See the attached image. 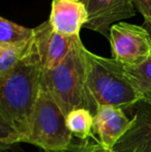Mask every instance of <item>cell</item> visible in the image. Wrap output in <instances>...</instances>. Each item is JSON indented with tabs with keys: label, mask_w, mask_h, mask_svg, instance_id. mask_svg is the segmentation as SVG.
<instances>
[{
	"label": "cell",
	"mask_w": 151,
	"mask_h": 152,
	"mask_svg": "<svg viewBox=\"0 0 151 152\" xmlns=\"http://www.w3.org/2000/svg\"><path fill=\"white\" fill-rule=\"evenodd\" d=\"M39 58L34 42L12 70L0 75V118L21 136L29 134L31 117L40 90Z\"/></svg>",
	"instance_id": "6da1fadb"
},
{
	"label": "cell",
	"mask_w": 151,
	"mask_h": 152,
	"mask_svg": "<svg viewBox=\"0 0 151 152\" xmlns=\"http://www.w3.org/2000/svg\"><path fill=\"white\" fill-rule=\"evenodd\" d=\"M86 109L94 116L103 106L121 110L133 108L142 96L133 86L125 67L114 58L86 50Z\"/></svg>",
	"instance_id": "7a4b0ae2"
},
{
	"label": "cell",
	"mask_w": 151,
	"mask_h": 152,
	"mask_svg": "<svg viewBox=\"0 0 151 152\" xmlns=\"http://www.w3.org/2000/svg\"><path fill=\"white\" fill-rule=\"evenodd\" d=\"M86 50L77 37L59 65L42 72L40 86L49 91L65 116L75 109H86Z\"/></svg>",
	"instance_id": "3957f363"
},
{
	"label": "cell",
	"mask_w": 151,
	"mask_h": 152,
	"mask_svg": "<svg viewBox=\"0 0 151 152\" xmlns=\"http://www.w3.org/2000/svg\"><path fill=\"white\" fill-rule=\"evenodd\" d=\"M23 143L32 144L44 151L63 150L73 143V134L66 126V116L42 86L33 109L29 134Z\"/></svg>",
	"instance_id": "277c9868"
},
{
	"label": "cell",
	"mask_w": 151,
	"mask_h": 152,
	"mask_svg": "<svg viewBox=\"0 0 151 152\" xmlns=\"http://www.w3.org/2000/svg\"><path fill=\"white\" fill-rule=\"evenodd\" d=\"M109 40L113 58L123 65H138L151 56V37L144 26L118 22L112 25Z\"/></svg>",
	"instance_id": "5b68a950"
},
{
	"label": "cell",
	"mask_w": 151,
	"mask_h": 152,
	"mask_svg": "<svg viewBox=\"0 0 151 152\" xmlns=\"http://www.w3.org/2000/svg\"><path fill=\"white\" fill-rule=\"evenodd\" d=\"M88 18L84 28L109 38L110 29L117 22L136 15L133 0H82Z\"/></svg>",
	"instance_id": "8992f818"
},
{
	"label": "cell",
	"mask_w": 151,
	"mask_h": 152,
	"mask_svg": "<svg viewBox=\"0 0 151 152\" xmlns=\"http://www.w3.org/2000/svg\"><path fill=\"white\" fill-rule=\"evenodd\" d=\"M77 37L80 36H65L55 31L49 20L33 28V42L42 72L59 65L71 52Z\"/></svg>",
	"instance_id": "52a82bcc"
},
{
	"label": "cell",
	"mask_w": 151,
	"mask_h": 152,
	"mask_svg": "<svg viewBox=\"0 0 151 152\" xmlns=\"http://www.w3.org/2000/svg\"><path fill=\"white\" fill-rule=\"evenodd\" d=\"M133 108L131 127L114 146L116 152H151V102L142 99Z\"/></svg>",
	"instance_id": "ba28073f"
},
{
	"label": "cell",
	"mask_w": 151,
	"mask_h": 152,
	"mask_svg": "<svg viewBox=\"0 0 151 152\" xmlns=\"http://www.w3.org/2000/svg\"><path fill=\"white\" fill-rule=\"evenodd\" d=\"M131 124V119L119 108L103 106L97 109L93 116V132L98 134L99 144L108 149H113L124 136Z\"/></svg>",
	"instance_id": "9c48e42d"
},
{
	"label": "cell",
	"mask_w": 151,
	"mask_h": 152,
	"mask_svg": "<svg viewBox=\"0 0 151 152\" xmlns=\"http://www.w3.org/2000/svg\"><path fill=\"white\" fill-rule=\"evenodd\" d=\"M88 18L82 0H53L49 22L53 29L65 36H80Z\"/></svg>",
	"instance_id": "30bf717a"
},
{
	"label": "cell",
	"mask_w": 151,
	"mask_h": 152,
	"mask_svg": "<svg viewBox=\"0 0 151 152\" xmlns=\"http://www.w3.org/2000/svg\"><path fill=\"white\" fill-rule=\"evenodd\" d=\"M33 38V29L0 17V49L16 50L28 47Z\"/></svg>",
	"instance_id": "8fae6325"
},
{
	"label": "cell",
	"mask_w": 151,
	"mask_h": 152,
	"mask_svg": "<svg viewBox=\"0 0 151 152\" xmlns=\"http://www.w3.org/2000/svg\"><path fill=\"white\" fill-rule=\"evenodd\" d=\"M66 126L73 136L86 142L93 137V115L85 108H78L66 115Z\"/></svg>",
	"instance_id": "7c38bea8"
},
{
	"label": "cell",
	"mask_w": 151,
	"mask_h": 152,
	"mask_svg": "<svg viewBox=\"0 0 151 152\" xmlns=\"http://www.w3.org/2000/svg\"><path fill=\"white\" fill-rule=\"evenodd\" d=\"M124 67L133 86L141 94L142 99L151 102V56L141 64L124 65Z\"/></svg>",
	"instance_id": "4fadbf2b"
},
{
	"label": "cell",
	"mask_w": 151,
	"mask_h": 152,
	"mask_svg": "<svg viewBox=\"0 0 151 152\" xmlns=\"http://www.w3.org/2000/svg\"><path fill=\"white\" fill-rule=\"evenodd\" d=\"M33 40V38H32ZM32 42L28 47L23 49H16V50H5L0 49V75L12 70L19 61L25 57V55L29 52Z\"/></svg>",
	"instance_id": "5bb4252c"
},
{
	"label": "cell",
	"mask_w": 151,
	"mask_h": 152,
	"mask_svg": "<svg viewBox=\"0 0 151 152\" xmlns=\"http://www.w3.org/2000/svg\"><path fill=\"white\" fill-rule=\"evenodd\" d=\"M21 141L20 134L0 118V152L9 150L14 145L21 143Z\"/></svg>",
	"instance_id": "9a60e30c"
},
{
	"label": "cell",
	"mask_w": 151,
	"mask_h": 152,
	"mask_svg": "<svg viewBox=\"0 0 151 152\" xmlns=\"http://www.w3.org/2000/svg\"><path fill=\"white\" fill-rule=\"evenodd\" d=\"M135 7L142 14L145 23L151 22V0H133Z\"/></svg>",
	"instance_id": "2e32d148"
},
{
	"label": "cell",
	"mask_w": 151,
	"mask_h": 152,
	"mask_svg": "<svg viewBox=\"0 0 151 152\" xmlns=\"http://www.w3.org/2000/svg\"><path fill=\"white\" fill-rule=\"evenodd\" d=\"M88 142L84 143H71V146L67 147L66 149H63V150L59 151H44V152H85L86 150V147Z\"/></svg>",
	"instance_id": "e0dca14e"
},
{
	"label": "cell",
	"mask_w": 151,
	"mask_h": 152,
	"mask_svg": "<svg viewBox=\"0 0 151 152\" xmlns=\"http://www.w3.org/2000/svg\"><path fill=\"white\" fill-rule=\"evenodd\" d=\"M85 152H116V151H114L113 149L106 148V147H104L99 143H96V144H89L88 143Z\"/></svg>",
	"instance_id": "ac0fdd59"
},
{
	"label": "cell",
	"mask_w": 151,
	"mask_h": 152,
	"mask_svg": "<svg viewBox=\"0 0 151 152\" xmlns=\"http://www.w3.org/2000/svg\"><path fill=\"white\" fill-rule=\"evenodd\" d=\"M144 27L146 28V30L149 32L150 37H151V22L150 23H144Z\"/></svg>",
	"instance_id": "d6986e66"
}]
</instances>
